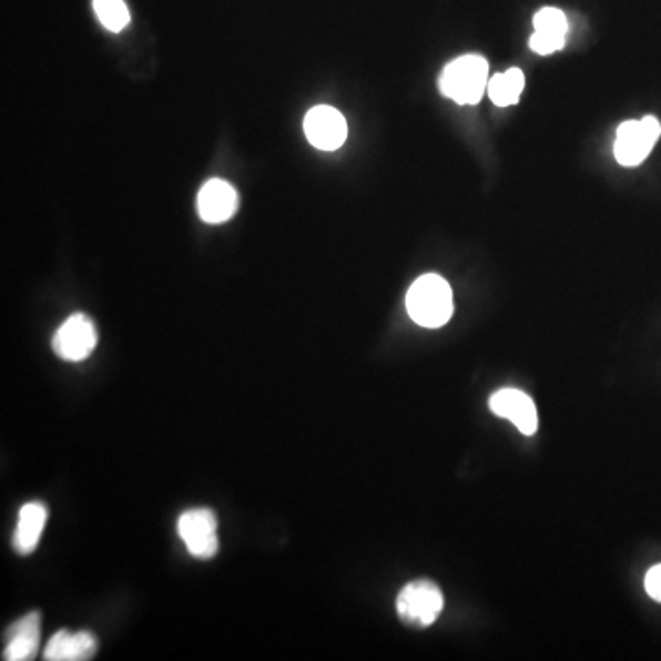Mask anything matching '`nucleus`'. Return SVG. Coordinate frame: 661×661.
<instances>
[{
    "instance_id": "obj_1",
    "label": "nucleus",
    "mask_w": 661,
    "mask_h": 661,
    "mask_svg": "<svg viewBox=\"0 0 661 661\" xmlns=\"http://www.w3.org/2000/svg\"><path fill=\"white\" fill-rule=\"evenodd\" d=\"M406 311L411 321L436 329L452 318V288L438 274H425L411 283L406 294Z\"/></svg>"
},
{
    "instance_id": "obj_2",
    "label": "nucleus",
    "mask_w": 661,
    "mask_h": 661,
    "mask_svg": "<svg viewBox=\"0 0 661 661\" xmlns=\"http://www.w3.org/2000/svg\"><path fill=\"white\" fill-rule=\"evenodd\" d=\"M489 85V64L481 55H464L443 70L439 89L443 96L459 105H476Z\"/></svg>"
},
{
    "instance_id": "obj_3",
    "label": "nucleus",
    "mask_w": 661,
    "mask_h": 661,
    "mask_svg": "<svg viewBox=\"0 0 661 661\" xmlns=\"http://www.w3.org/2000/svg\"><path fill=\"white\" fill-rule=\"evenodd\" d=\"M443 592L438 584L427 579L411 581L397 596V613L406 624L430 627L443 610Z\"/></svg>"
},
{
    "instance_id": "obj_4",
    "label": "nucleus",
    "mask_w": 661,
    "mask_h": 661,
    "mask_svg": "<svg viewBox=\"0 0 661 661\" xmlns=\"http://www.w3.org/2000/svg\"><path fill=\"white\" fill-rule=\"evenodd\" d=\"M661 136V123L654 116L629 120L619 125L613 155L619 164L634 167L651 155Z\"/></svg>"
},
{
    "instance_id": "obj_5",
    "label": "nucleus",
    "mask_w": 661,
    "mask_h": 661,
    "mask_svg": "<svg viewBox=\"0 0 661 661\" xmlns=\"http://www.w3.org/2000/svg\"><path fill=\"white\" fill-rule=\"evenodd\" d=\"M176 531L182 542L186 545L187 553L195 559L209 560L217 555L220 539H217V517L214 511L197 507L182 512L176 523Z\"/></svg>"
},
{
    "instance_id": "obj_6",
    "label": "nucleus",
    "mask_w": 661,
    "mask_h": 661,
    "mask_svg": "<svg viewBox=\"0 0 661 661\" xmlns=\"http://www.w3.org/2000/svg\"><path fill=\"white\" fill-rule=\"evenodd\" d=\"M98 346V330L94 322L83 313H75L55 330L52 347L55 355L69 363H81L91 357Z\"/></svg>"
},
{
    "instance_id": "obj_7",
    "label": "nucleus",
    "mask_w": 661,
    "mask_h": 661,
    "mask_svg": "<svg viewBox=\"0 0 661 661\" xmlns=\"http://www.w3.org/2000/svg\"><path fill=\"white\" fill-rule=\"evenodd\" d=\"M304 131L316 150L336 151L347 139L346 118L335 108L318 105L307 112Z\"/></svg>"
},
{
    "instance_id": "obj_8",
    "label": "nucleus",
    "mask_w": 661,
    "mask_h": 661,
    "mask_svg": "<svg viewBox=\"0 0 661 661\" xmlns=\"http://www.w3.org/2000/svg\"><path fill=\"white\" fill-rule=\"evenodd\" d=\"M489 408L496 416L511 421L523 436H533L539 428V416L533 399L520 389H498L489 399Z\"/></svg>"
},
{
    "instance_id": "obj_9",
    "label": "nucleus",
    "mask_w": 661,
    "mask_h": 661,
    "mask_svg": "<svg viewBox=\"0 0 661 661\" xmlns=\"http://www.w3.org/2000/svg\"><path fill=\"white\" fill-rule=\"evenodd\" d=\"M197 209L201 220L206 223H224L232 220L237 210V193L228 182L212 179L199 192Z\"/></svg>"
},
{
    "instance_id": "obj_10",
    "label": "nucleus",
    "mask_w": 661,
    "mask_h": 661,
    "mask_svg": "<svg viewBox=\"0 0 661 661\" xmlns=\"http://www.w3.org/2000/svg\"><path fill=\"white\" fill-rule=\"evenodd\" d=\"M8 643L4 647L6 661H30L38 657L39 640H41V613L30 612L24 618L17 619L8 632Z\"/></svg>"
},
{
    "instance_id": "obj_11",
    "label": "nucleus",
    "mask_w": 661,
    "mask_h": 661,
    "mask_svg": "<svg viewBox=\"0 0 661 661\" xmlns=\"http://www.w3.org/2000/svg\"><path fill=\"white\" fill-rule=\"evenodd\" d=\"M96 635L81 630H59L44 647L43 658L47 661H87L96 657Z\"/></svg>"
},
{
    "instance_id": "obj_12",
    "label": "nucleus",
    "mask_w": 661,
    "mask_h": 661,
    "mask_svg": "<svg viewBox=\"0 0 661 661\" xmlns=\"http://www.w3.org/2000/svg\"><path fill=\"white\" fill-rule=\"evenodd\" d=\"M535 33L529 39V47L535 54L550 55L559 52L566 43L568 19L557 8H545L535 16Z\"/></svg>"
},
{
    "instance_id": "obj_13",
    "label": "nucleus",
    "mask_w": 661,
    "mask_h": 661,
    "mask_svg": "<svg viewBox=\"0 0 661 661\" xmlns=\"http://www.w3.org/2000/svg\"><path fill=\"white\" fill-rule=\"evenodd\" d=\"M47 520H49V509L41 501H30L21 507L13 539H11L17 553L30 555L38 548Z\"/></svg>"
},
{
    "instance_id": "obj_14",
    "label": "nucleus",
    "mask_w": 661,
    "mask_h": 661,
    "mask_svg": "<svg viewBox=\"0 0 661 661\" xmlns=\"http://www.w3.org/2000/svg\"><path fill=\"white\" fill-rule=\"evenodd\" d=\"M526 87V75L520 69H509L501 74H495L487 85V94L496 108H509L515 105L522 96Z\"/></svg>"
},
{
    "instance_id": "obj_15",
    "label": "nucleus",
    "mask_w": 661,
    "mask_h": 661,
    "mask_svg": "<svg viewBox=\"0 0 661 661\" xmlns=\"http://www.w3.org/2000/svg\"><path fill=\"white\" fill-rule=\"evenodd\" d=\"M94 11L103 27L111 32H122L131 21L128 6L123 0H94Z\"/></svg>"
},
{
    "instance_id": "obj_16",
    "label": "nucleus",
    "mask_w": 661,
    "mask_h": 661,
    "mask_svg": "<svg viewBox=\"0 0 661 661\" xmlns=\"http://www.w3.org/2000/svg\"><path fill=\"white\" fill-rule=\"evenodd\" d=\"M645 590L654 601L661 603V565L654 566L647 573Z\"/></svg>"
}]
</instances>
